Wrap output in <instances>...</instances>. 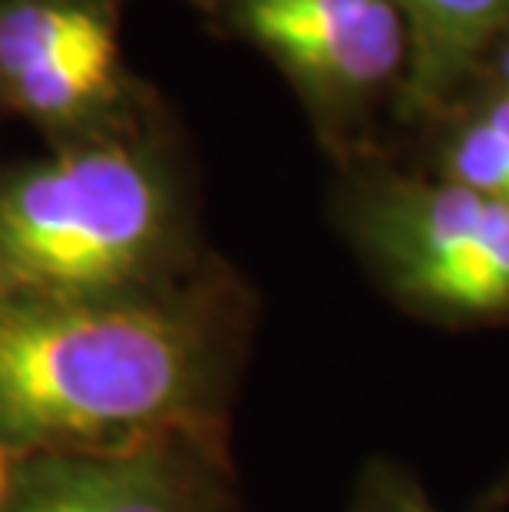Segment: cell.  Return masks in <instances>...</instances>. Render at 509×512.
Returning <instances> with one entry per match:
<instances>
[{
  "label": "cell",
  "mask_w": 509,
  "mask_h": 512,
  "mask_svg": "<svg viewBox=\"0 0 509 512\" xmlns=\"http://www.w3.org/2000/svg\"><path fill=\"white\" fill-rule=\"evenodd\" d=\"M235 347V298L189 275L103 298H0V440L24 456L222 437Z\"/></svg>",
  "instance_id": "obj_1"
},
{
  "label": "cell",
  "mask_w": 509,
  "mask_h": 512,
  "mask_svg": "<svg viewBox=\"0 0 509 512\" xmlns=\"http://www.w3.org/2000/svg\"><path fill=\"white\" fill-rule=\"evenodd\" d=\"M179 278V185L133 119L0 169V298H103Z\"/></svg>",
  "instance_id": "obj_2"
},
{
  "label": "cell",
  "mask_w": 509,
  "mask_h": 512,
  "mask_svg": "<svg viewBox=\"0 0 509 512\" xmlns=\"http://www.w3.org/2000/svg\"><path fill=\"white\" fill-rule=\"evenodd\" d=\"M374 268L400 301L440 318L509 314V205L443 179L391 185L357 212Z\"/></svg>",
  "instance_id": "obj_3"
},
{
  "label": "cell",
  "mask_w": 509,
  "mask_h": 512,
  "mask_svg": "<svg viewBox=\"0 0 509 512\" xmlns=\"http://www.w3.org/2000/svg\"><path fill=\"white\" fill-rule=\"evenodd\" d=\"M113 0H0V106L57 143L129 119Z\"/></svg>",
  "instance_id": "obj_4"
},
{
  "label": "cell",
  "mask_w": 509,
  "mask_h": 512,
  "mask_svg": "<svg viewBox=\"0 0 509 512\" xmlns=\"http://www.w3.org/2000/svg\"><path fill=\"white\" fill-rule=\"evenodd\" d=\"M229 496L222 437L166 433L17 456L0 512H229Z\"/></svg>",
  "instance_id": "obj_5"
},
{
  "label": "cell",
  "mask_w": 509,
  "mask_h": 512,
  "mask_svg": "<svg viewBox=\"0 0 509 512\" xmlns=\"http://www.w3.org/2000/svg\"><path fill=\"white\" fill-rule=\"evenodd\" d=\"M238 30L321 110H348L410 57L394 0H235Z\"/></svg>",
  "instance_id": "obj_6"
},
{
  "label": "cell",
  "mask_w": 509,
  "mask_h": 512,
  "mask_svg": "<svg viewBox=\"0 0 509 512\" xmlns=\"http://www.w3.org/2000/svg\"><path fill=\"white\" fill-rule=\"evenodd\" d=\"M410 37V93L440 100L509 20V0H400Z\"/></svg>",
  "instance_id": "obj_7"
},
{
  "label": "cell",
  "mask_w": 509,
  "mask_h": 512,
  "mask_svg": "<svg viewBox=\"0 0 509 512\" xmlns=\"http://www.w3.org/2000/svg\"><path fill=\"white\" fill-rule=\"evenodd\" d=\"M447 179L509 205V146L483 116L470 119L447 149Z\"/></svg>",
  "instance_id": "obj_8"
},
{
  "label": "cell",
  "mask_w": 509,
  "mask_h": 512,
  "mask_svg": "<svg viewBox=\"0 0 509 512\" xmlns=\"http://www.w3.org/2000/svg\"><path fill=\"white\" fill-rule=\"evenodd\" d=\"M354 512H440L404 470L374 463L357 489Z\"/></svg>",
  "instance_id": "obj_9"
},
{
  "label": "cell",
  "mask_w": 509,
  "mask_h": 512,
  "mask_svg": "<svg viewBox=\"0 0 509 512\" xmlns=\"http://www.w3.org/2000/svg\"><path fill=\"white\" fill-rule=\"evenodd\" d=\"M480 116L496 129V136H500L503 143L509 146V96H506V93H503V96H496V100H493L490 106H486V110H483Z\"/></svg>",
  "instance_id": "obj_10"
},
{
  "label": "cell",
  "mask_w": 509,
  "mask_h": 512,
  "mask_svg": "<svg viewBox=\"0 0 509 512\" xmlns=\"http://www.w3.org/2000/svg\"><path fill=\"white\" fill-rule=\"evenodd\" d=\"M14 463L17 456L10 453V446L0 440V509L7 503V493H10V479H14Z\"/></svg>",
  "instance_id": "obj_11"
},
{
  "label": "cell",
  "mask_w": 509,
  "mask_h": 512,
  "mask_svg": "<svg viewBox=\"0 0 509 512\" xmlns=\"http://www.w3.org/2000/svg\"><path fill=\"white\" fill-rule=\"evenodd\" d=\"M503 83H506V96H509V47H506V57H503Z\"/></svg>",
  "instance_id": "obj_12"
}]
</instances>
